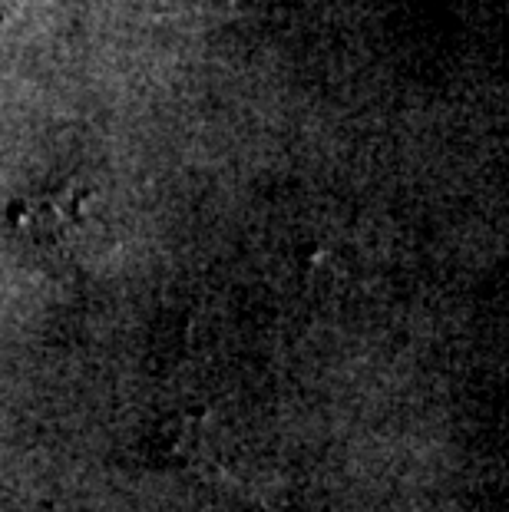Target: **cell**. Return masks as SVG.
Returning <instances> with one entry per match:
<instances>
[{"label": "cell", "mask_w": 509, "mask_h": 512, "mask_svg": "<svg viewBox=\"0 0 509 512\" xmlns=\"http://www.w3.org/2000/svg\"><path fill=\"white\" fill-rule=\"evenodd\" d=\"M90 202L93 195L86 189L73 182H63L10 205V225L24 238H30V242L57 245L83 225L86 212H90Z\"/></svg>", "instance_id": "obj_1"}, {"label": "cell", "mask_w": 509, "mask_h": 512, "mask_svg": "<svg viewBox=\"0 0 509 512\" xmlns=\"http://www.w3.org/2000/svg\"><path fill=\"white\" fill-rule=\"evenodd\" d=\"M10 14H14V0H0V24H4Z\"/></svg>", "instance_id": "obj_2"}]
</instances>
